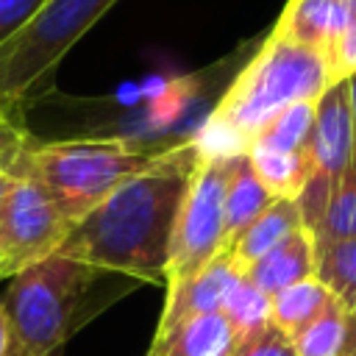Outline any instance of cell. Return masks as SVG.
Listing matches in <instances>:
<instances>
[{
	"instance_id": "6da1fadb",
	"label": "cell",
	"mask_w": 356,
	"mask_h": 356,
	"mask_svg": "<svg viewBox=\"0 0 356 356\" xmlns=\"http://www.w3.org/2000/svg\"><path fill=\"white\" fill-rule=\"evenodd\" d=\"M200 156L195 136L156 150L139 172L70 228L58 256L103 273L164 284L175 217Z\"/></svg>"
},
{
	"instance_id": "7a4b0ae2",
	"label": "cell",
	"mask_w": 356,
	"mask_h": 356,
	"mask_svg": "<svg viewBox=\"0 0 356 356\" xmlns=\"http://www.w3.org/2000/svg\"><path fill=\"white\" fill-rule=\"evenodd\" d=\"M334 83L320 53L295 44L275 31L234 78L203 131L195 136L203 156L245 153L250 139L286 106L317 100Z\"/></svg>"
},
{
	"instance_id": "3957f363",
	"label": "cell",
	"mask_w": 356,
	"mask_h": 356,
	"mask_svg": "<svg viewBox=\"0 0 356 356\" xmlns=\"http://www.w3.org/2000/svg\"><path fill=\"white\" fill-rule=\"evenodd\" d=\"M156 150L136 147L122 139H70L28 142L6 172L39 181L72 225L92 211L111 189L139 172Z\"/></svg>"
},
{
	"instance_id": "277c9868",
	"label": "cell",
	"mask_w": 356,
	"mask_h": 356,
	"mask_svg": "<svg viewBox=\"0 0 356 356\" xmlns=\"http://www.w3.org/2000/svg\"><path fill=\"white\" fill-rule=\"evenodd\" d=\"M103 270L67 256H47L11 275L0 303L8 323L6 356H50L78 325V312Z\"/></svg>"
},
{
	"instance_id": "5b68a950",
	"label": "cell",
	"mask_w": 356,
	"mask_h": 356,
	"mask_svg": "<svg viewBox=\"0 0 356 356\" xmlns=\"http://www.w3.org/2000/svg\"><path fill=\"white\" fill-rule=\"evenodd\" d=\"M117 0H44L33 19L0 47V95L22 103L61 64L70 47Z\"/></svg>"
},
{
	"instance_id": "8992f818",
	"label": "cell",
	"mask_w": 356,
	"mask_h": 356,
	"mask_svg": "<svg viewBox=\"0 0 356 356\" xmlns=\"http://www.w3.org/2000/svg\"><path fill=\"white\" fill-rule=\"evenodd\" d=\"M231 156H200L172 228L164 289L167 298L186 286L222 250V195Z\"/></svg>"
},
{
	"instance_id": "52a82bcc",
	"label": "cell",
	"mask_w": 356,
	"mask_h": 356,
	"mask_svg": "<svg viewBox=\"0 0 356 356\" xmlns=\"http://www.w3.org/2000/svg\"><path fill=\"white\" fill-rule=\"evenodd\" d=\"M70 228L72 220L39 181L14 178L0 209V275L11 278L58 253Z\"/></svg>"
},
{
	"instance_id": "ba28073f",
	"label": "cell",
	"mask_w": 356,
	"mask_h": 356,
	"mask_svg": "<svg viewBox=\"0 0 356 356\" xmlns=\"http://www.w3.org/2000/svg\"><path fill=\"white\" fill-rule=\"evenodd\" d=\"M309 150H312L314 172L323 175L328 184L337 181L348 170L353 150H356L348 78L328 83L325 92L314 100V122H312Z\"/></svg>"
},
{
	"instance_id": "9c48e42d",
	"label": "cell",
	"mask_w": 356,
	"mask_h": 356,
	"mask_svg": "<svg viewBox=\"0 0 356 356\" xmlns=\"http://www.w3.org/2000/svg\"><path fill=\"white\" fill-rule=\"evenodd\" d=\"M298 206L314 242L356 236V150L348 170L337 181L328 184L314 172L306 189L298 195Z\"/></svg>"
},
{
	"instance_id": "30bf717a",
	"label": "cell",
	"mask_w": 356,
	"mask_h": 356,
	"mask_svg": "<svg viewBox=\"0 0 356 356\" xmlns=\"http://www.w3.org/2000/svg\"><path fill=\"white\" fill-rule=\"evenodd\" d=\"M239 273L242 270L234 264V259L225 250H220L186 286H181L175 295H170L164 300V312H161L153 342H161L175 325H181L189 317L222 312V303H225L234 281L239 278Z\"/></svg>"
},
{
	"instance_id": "8fae6325",
	"label": "cell",
	"mask_w": 356,
	"mask_h": 356,
	"mask_svg": "<svg viewBox=\"0 0 356 356\" xmlns=\"http://www.w3.org/2000/svg\"><path fill=\"white\" fill-rule=\"evenodd\" d=\"M345 28H348V11L342 0H286V8L273 31L295 44L320 53L328 64L331 50Z\"/></svg>"
},
{
	"instance_id": "7c38bea8",
	"label": "cell",
	"mask_w": 356,
	"mask_h": 356,
	"mask_svg": "<svg viewBox=\"0 0 356 356\" xmlns=\"http://www.w3.org/2000/svg\"><path fill=\"white\" fill-rule=\"evenodd\" d=\"M242 275L261 289L267 298H273L275 292L306 281L314 275V236L309 228H298L292 231L284 242H278L273 250H267L261 259H256L248 270H242Z\"/></svg>"
},
{
	"instance_id": "4fadbf2b",
	"label": "cell",
	"mask_w": 356,
	"mask_h": 356,
	"mask_svg": "<svg viewBox=\"0 0 356 356\" xmlns=\"http://www.w3.org/2000/svg\"><path fill=\"white\" fill-rule=\"evenodd\" d=\"M273 200L275 197L256 175L248 153H234L222 195V250H228Z\"/></svg>"
},
{
	"instance_id": "5bb4252c",
	"label": "cell",
	"mask_w": 356,
	"mask_h": 356,
	"mask_svg": "<svg viewBox=\"0 0 356 356\" xmlns=\"http://www.w3.org/2000/svg\"><path fill=\"white\" fill-rule=\"evenodd\" d=\"M239 339L222 312H209L184 320L161 342H153L147 356H234Z\"/></svg>"
},
{
	"instance_id": "9a60e30c",
	"label": "cell",
	"mask_w": 356,
	"mask_h": 356,
	"mask_svg": "<svg viewBox=\"0 0 356 356\" xmlns=\"http://www.w3.org/2000/svg\"><path fill=\"white\" fill-rule=\"evenodd\" d=\"M298 228H306L303 225V217H300V206L298 200H289V197H275L245 231L242 236L225 250L234 264L239 270H248L256 259H261L267 250H273L278 242H284L292 231Z\"/></svg>"
},
{
	"instance_id": "2e32d148",
	"label": "cell",
	"mask_w": 356,
	"mask_h": 356,
	"mask_svg": "<svg viewBox=\"0 0 356 356\" xmlns=\"http://www.w3.org/2000/svg\"><path fill=\"white\" fill-rule=\"evenodd\" d=\"M256 175L270 189L273 197H289L298 200V195L306 189V184L314 175L312 150L300 153H270V150H245Z\"/></svg>"
},
{
	"instance_id": "e0dca14e",
	"label": "cell",
	"mask_w": 356,
	"mask_h": 356,
	"mask_svg": "<svg viewBox=\"0 0 356 356\" xmlns=\"http://www.w3.org/2000/svg\"><path fill=\"white\" fill-rule=\"evenodd\" d=\"M314 278L348 309H356V236L314 242Z\"/></svg>"
},
{
	"instance_id": "ac0fdd59",
	"label": "cell",
	"mask_w": 356,
	"mask_h": 356,
	"mask_svg": "<svg viewBox=\"0 0 356 356\" xmlns=\"http://www.w3.org/2000/svg\"><path fill=\"white\" fill-rule=\"evenodd\" d=\"M350 312L331 295V300L298 334L289 337L295 356H342Z\"/></svg>"
},
{
	"instance_id": "d6986e66",
	"label": "cell",
	"mask_w": 356,
	"mask_h": 356,
	"mask_svg": "<svg viewBox=\"0 0 356 356\" xmlns=\"http://www.w3.org/2000/svg\"><path fill=\"white\" fill-rule=\"evenodd\" d=\"M331 300V292L312 275L306 281H298L270 298V325L278 328L286 339L298 334L325 303Z\"/></svg>"
},
{
	"instance_id": "ffe728a7",
	"label": "cell",
	"mask_w": 356,
	"mask_h": 356,
	"mask_svg": "<svg viewBox=\"0 0 356 356\" xmlns=\"http://www.w3.org/2000/svg\"><path fill=\"white\" fill-rule=\"evenodd\" d=\"M312 122H314V100L292 103L250 139L248 150H270V153H300V150H309Z\"/></svg>"
},
{
	"instance_id": "44dd1931",
	"label": "cell",
	"mask_w": 356,
	"mask_h": 356,
	"mask_svg": "<svg viewBox=\"0 0 356 356\" xmlns=\"http://www.w3.org/2000/svg\"><path fill=\"white\" fill-rule=\"evenodd\" d=\"M222 314L231 323L236 339L245 342L270 325V298L239 273L222 303Z\"/></svg>"
},
{
	"instance_id": "7402d4cb",
	"label": "cell",
	"mask_w": 356,
	"mask_h": 356,
	"mask_svg": "<svg viewBox=\"0 0 356 356\" xmlns=\"http://www.w3.org/2000/svg\"><path fill=\"white\" fill-rule=\"evenodd\" d=\"M28 142H31V134L22 122L19 103L0 95V170H8Z\"/></svg>"
},
{
	"instance_id": "603a6c76",
	"label": "cell",
	"mask_w": 356,
	"mask_h": 356,
	"mask_svg": "<svg viewBox=\"0 0 356 356\" xmlns=\"http://www.w3.org/2000/svg\"><path fill=\"white\" fill-rule=\"evenodd\" d=\"M42 3L44 0H0V47L33 19Z\"/></svg>"
},
{
	"instance_id": "cb8c5ba5",
	"label": "cell",
	"mask_w": 356,
	"mask_h": 356,
	"mask_svg": "<svg viewBox=\"0 0 356 356\" xmlns=\"http://www.w3.org/2000/svg\"><path fill=\"white\" fill-rule=\"evenodd\" d=\"M234 356H295V350H292V342L278 328L267 325L256 337L239 342Z\"/></svg>"
},
{
	"instance_id": "d4e9b609",
	"label": "cell",
	"mask_w": 356,
	"mask_h": 356,
	"mask_svg": "<svg viewBox=\"0 0 356 356\" xmlns=\"http://www.w3.org/2000/svg\"><path fill=\"white\" fill-rule=\"evenodd\" d=\"M331 81H342L350 72H356V19H348V28L337 39L331 58H328Z\"/></svg>"
},
{
	"instance_id": "484cf974",
	"label": "cell",
	"mask_w": 356,
	"mask_h": 356,
	"mask_svg": "<svg viewBox=\"0 0 356 356\" xmlns=\"http://www.w3.org/2000/svg\"><path fill=\"white\" fill-rule=\"evenodd\" d=\"M342 356H356V309L350 312V323H348V337H345Z\"/></svg>"
},
{
	"instance_id": "4316f807",
	"label": "cell",
	"mask_w": 356,
	"mask_h": 356,
	"mask_svg": "<svg viewBox=\"0 0 356 356\" xmlns=\"http://www.w3.org/2000/svg\"><path fill=\"white\" fill-rule=\"evenodd\" d=\"M348 92H350V117H353V136H356V72L348 75Z\"/></svg>"
},
{
	"instance_id": "83f0119b",
	"label": "cell",
	"mask_w": 356,
	"mask_h": 356,
	"mask_svg": "<svg viewBox=\"0 0 356 356\" xmlns=\"http://www.w3.org/2000/svg\"><path fill=\"white\" fill-rule=\"evenodd\" d=\"M8 353V323H6V312L0 306V356Z\"/></svg>"
},
{
	"instance_id": "f1b7e54d",
	"label": "cell",
	"mask_w": 356,
	"mask_h": 356,
	"mask_svg": "<svg viewBox=\"0 0 356 356\" xmlns=\"http://www.w3.org/2000/svg\"><path fill=\"white\" fill-rule=\"evenodd\" d=\"M11 184H14V175L6 172V170H0V209H3V200H6V195L11 189Z\"/></svg>"
},
{
	"instance_id": "f546056e",
	"label": "cell",
	"mask_w": 356,
	"mask_h": 356,
	"mask_svg": "<svg viewBox=\"0 0 356 356\" xmlns=\"http://www.w3.org/2000/svg\"><path fill=\"white\" fill-rule=\"evenodd\" d=\"M0 278H3V275H0Z\"/></svg>"
}]
</instances>
